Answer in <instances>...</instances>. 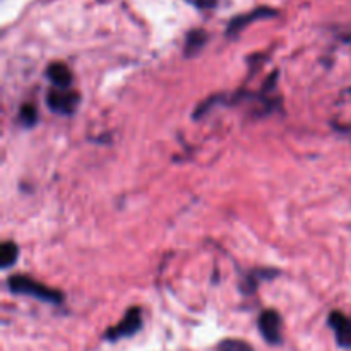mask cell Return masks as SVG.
Listing matches in <instances>:
<instances>
[{
    "instance_id": "1",
    "label": "cell",
    "mask_w": 351,
    "mask_h": 351,
    "mask_svg": "<svg viewBox=\"0 0 351 351\" xmlns=\"http://www.w3.org/2000/svg\"><path fill=\"white\" fill-rule=\"evenodd\" d=\"M7 287L12 293L16 295H24V297H33L36 300L47 302V304H60L64 300V295L58 290H53V288H48L47 285L38 283V281L31 280L27 276H21V274H16V276H10L9 281H7Z\"/></svg>"
},
{
    "instance_id": "2",
    "label": "cell",
    "mask_w": 351,
    "mask_h": 351,
    "mask_svg": "<svg viewBox=\"0 0 351 351\" xmlns=\"http://www.w3.org/2000/svg\"><path fill=\"white\" fill-rule=\"evenodd\" d=\"M141 328H143V311L139 307H132L125 312V315H123L119 324L113 326L112 329L105 332V339L115 343L119 339L130 338L136 332H139Z\"/></svg>"
},
{
    "instance_id": "3",
    "label": "cell",
    "mask_w": 351,
    "mask_h": 351,
    "mask_svg": "<svg viewBox=\"0 0 351 351\" xmlns=\"http://www.w3.org/2000/svg\"><path fill=\"white\" fill-rule=\"evenodd\" d=\"M81 103V96L71 89L51 88L47 95V106L60 115H72Z\"/></svg>"
},
{
    "instance_id": "4",
    "label": "cell",
    "mask_w": 351,
    "mask_h": 351,
    "mask_svg": "<svg viewBox=\"0 0 351 351\" xmlns=\"http://www.w3.org/2000/svg\"><path fill=\"white\" fill-rule=\"evenodd\" d=\"M259 331L263 338L266 339L269 345H280L283 341V321L281 315L276 311H264L259 315Z\"/></svg>"
},
{
    "instance_id": "5",
    "label": "cell",
    "mask_w": 351,
    "mask_h": 351,
    "mask_svg": "<svg viewBox=\"0 0 351 351\" xmlns=\"http://www.w3.org/2000/svg\"><path fill=\"white\" fill-rule=\"evenodd\" d=\"M329 328L335 331L336 341L341 348L350 350L351 348V317L345 315L343 312L335 311L329 314L328 317Z\"/></svg>"
},
{
    "instance_id": "6",
    "label": "cell",
    "mask_w": 351,
    "mask_h": 351,
    "mask_svg": "<svg viewBox=\"0 0 351 351\" xmlns=\"http://www.w3.org/2000/svg\"><path fill=\"white\" fill-rule=\"evenodd\" d=\"M47 77L48 81L53 84V88L58 89H69L72 86V72L62 62H53L48 65L47 69Z\"/></svg>"
},
{
    "instance_id": "7",
    "label": "cell",
    "mask_w": 351,
    "mask_h": 351,
    "mask_svg": "<svg viewBox=\"0 0 351 351\" xmlns=\"http://www.w3.org/2000/svg\"><path fill=\"white\" fill-rule=\"evenodd\" d=\"M273 14H274L273 10H269V9H257V10H254V12L243 14V16L237 17V19H233L232 23H230L228 36H232V34H237L239 31H242L243 27H245L249 23H252L254 19H263V17H269V16H273Z\"/></svg>"
},
{
    "instance_id": "8",
    "label": "cell",
    "mask_w": 351,
    "mask_h": 351,
    "mask_svg": "<svg viewBox=\"0 0 351 351\" xmlns=\"http://www.w3.org/2000/svg\"><path fill=\"white\" fill-rule=\"evenodd\" d=\"M206 40H208V34L202 29H195L192 33H189L187 40H185V55L187 57H194L199 51L204 48Z\"/></svg>"
},
{
    "instance_id": "9",
    "label": "cell",
    "mask_w": 351,
    "mask_h": 351,
    "mask_svg": "<svg viewBox=\"0 0 351 351\" xmlns=\"http://www.w3.org/2000/svg\"><path fill=\"white\" fill-rule=\"evenodd\" d=\"M17 257H19V247L14 242H3L0 247V267L9 269L17 263Z\"/></svg>"
},
{
    "instance_id": "10",
    "label": "cell",
    "mask_w": 351,
    "mask_h": 351,
    "mask_svg": "<svg viewBox=\"0 0 351 351\" xmlns=\"http://www.w3.org/2000/svg\"><path fill=\"white\" fill-rule=\"evenodd\" d=\"M19 122L23 123L24 127H33L34 123L38 122V112H36V108H34V105L26 103V105L21 106Z\"/></svg>"
},
{
    "instance_id": "11",
    "label": "cell",
    "mask_w": 351,
    "mask_h": 351,
    "mask_svg": "<svg viewBox=\"0 0 351 351\" xmlns=\"http://www.w3.org/2000/svg\"><path fill=\"white\" fill-rule=\"evenodd\" d=\"M218 351H256L242 339H225L218 345Z\"/></svg>"
},
{
    "instance_id": "12",
    "label": "cell",
    "mask_w": 351,
    "mask_h": 351,
    "mask_svg": "<svg viewBox=\"0 0 351 351\" xmlns=\"http://www.w3.org/2000/svg\"><path fill=\"white\" fill-rule=\"evenodd\" d=\"M187 2H191L192 5L197 7V9H213V7H216V3H218V0H187Z\"/></svg>"
}]
</instances>
